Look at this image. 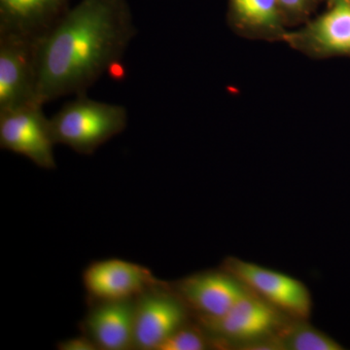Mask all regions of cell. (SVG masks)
Instances as JSON below:
<instances>
[{"instance_id":"9c48e42d","label":"cell","mask_w":350,"mask_h":350,"mask_svg":"<svg viewBox=\"0 0 350 350\" xmlns=\"http://www.w3.org/2000/svg\"><path fill=\"white\" fill-rule=\"evenodd\" d=\"M170 288L196 317H219L231 310L247 288L224 269L187 276Z\"/></svg>"},{"instance_id":"4fadbf2b","label":"cell","mask_w":350,"mask_h":350,"mask_svg":"<svg viewBox=\"0 0 350 350\" xmlns=\"http://www.w3.org/2000/svg\"><path fill=\"white\" fill-rule=\"evenodd\" d=\"M276 349L344 350L342 345L324 332L306 323V319H291L273 338Z\"/></svg>"},{"instance_id":"52a82bcc","label":"cell","mask_w":350,"mask_h":350,"mask_svg":"<svg viewBox=\"0 0 350 350\" xmlns=\"http://www.w3.org/2000/svg\"><path fill=\"white\" fill-rule=\"evenodd\" d=\"M189 312L170 284L145 292L135 300L133 347L158 350L175 331L187 323Z\"/></svg>"},{"instance_id":"5bb4252c","label":"cell","mask_w":350,"mask_h":350,"mask_svg":"<svg viewBox=\"0 0 350 350\" xmlns=\"http://www.w3.org/2000/svg\"><path fill=\"white\" fill-rule=\"evenodd\" d=\"M234 15L248 27L273 29L280 25L278 0H231Z\"/></svg>"},{"instance_id":"8992f818","label":"cell","mask_w":350,"mask_h":350,"mask_svg":"<svg viewBox=\"0 0 350 350\" xmlns=\"http://www.w3.org/2000/svg\"><path fill=\"white\" fill-rule=\"evenodd\" d=\"M43 107L32 103L0 112V147L25 157L41 169L54 170L56 142Z\"/></svg>"},{"instance_id":"ba28073f","label":"cell","mask_w":350,"mask_h":350,"mask_svg":"<svg viewBox=\"0 0 350 350\" xmlns=\"http://www.w3.org/2000/svg\"><path fill=\"white\" fill-rule=\"evenodd\" d=\"M83 285L90 303L133 301L145 292L167 284L142 265L126 260H100L83 271Z\"/></svg>"},{"instance_id":"8fae6325","label":"cell","mask_w":350,"mask_h":350,"mask_svg":"<svg viewBox=\"0 0 350 350\" xmlns=\"http://www.w3.org/2000/svg\"><path fill=\"white\" fill-rule=\"evenodd\" d=\"M71 0H0V31L43 38L70 9Z\"/></svg>"},{"instance_id":"e0dca14e","label":"cell","mask_w":350,"mask_h":350,"mask_svg":"<svg viewBox=\"0 0 350 350\" xmlns=\"http://www.w3.org/2000/svg\"><path fill=\"white\" fill-rule=\"evenodd\" d=\"M280 5L290 11H301L305 8L308 0H278Z\"/></svg>"},{"instance_id":"30bf717a","label":"cell","mask_w":350,"mask_h":350,"mask_svg":"<svg viewBox=\"0 0 350 350\" xmlns=\"http://www.w3.org/2000/svg\"><path fill=\"white\" fill-rule=\"evenodd\" d=\"M135 300L91 304L82 322L83 333L89 336L100 349H131Z\"/></svg>"},{"instance_id":"3957f363","label":"cell","mask_w":350,"mask_h":350,"mask_svg":"<svg viewBox=\"0 0 350 350\" xmlns=\"http://www.w3.org/2000/svg\"><path fill=\"white\" fill-rule=\"evenodd\" d=\"M292 317L247 290L229 312L219 317H196L215 347H245L275 338Z\"/></svg>"},{"instance_id":"277c9868","label":"cell","mask_w":350,"mask_h":350,"mask_svg":"<svg viewBox=\"0 0 350 350\" xmlns=\"http://www.w3.org/2000/svg\"><path fill=\"white\" fill-rule=\"evenodd\" d=\"M41 38L0 31V112L38 103Z\"/></svg>"},{"instance_id":"9a60e30c","label":"cell","mask_w":350,"mask_h":350,"mask_svg":"<svg viewBox=\"0 0 350 350\" xmlns=\"http://www.w3.org/2000/svg\"><path fill=\"white\" fill-rule=\"evenodd\" d=\"M211 338L199 324L189 326L187 323L167 338L158 350H204L208 349Z\"/></svg>"},{"instance_id":"2e32d148","label":"cell","mask_w":350,"mask_h":350,"mask_svg":"<svg viewBox=\"0 0 350 350\" xmlns=\"http://www.w3.org/2000/svg\"><path fill=\"white\" fill-rule=\"evenodd\" d=\"M59 350H98L100 349L96 342L89 336L83 335L66 338L57 344Z\"/></svg>"},{"instance_id":"7a4b0ae2","label":"cell","mask_w":350,"mask_h":350,"mask_svg":"<svg viewBox=\"0 0 350 350\" xmlns=\"http://www.w3.org/2000/svg\"><path fill=\"white\" fill-rule=\"evenodd\" d=\"M128 119V110L123 105L94 100L85 94L64 105L50 118V123L56 144L91 155L125 130Z\"/></svg>"},{"instance_id":"6da1fadb","label":"cell","mask_w":350,"mask_h":350,"mask_svg":"<svg viewBox=\"0 0 350 350\" xmlns=\"http://www.w3.org/2000/svg\"><path fill=\"white\" fill-rule=\"evenodd\" d=\"M135 34L126 0H81L41 38L38 103L87 94Z\"/></svg>"},{"instance_id":"7c38bea8","label":"cell","mask_w":350,"mask_h":350,"mask_svg":"<svg viewBox=\"0 0 350 350\" xmlns=\"http://www.w3.org/2000/svg\"><path fill=\"white\" fill-rule=\"evenodd\" d=\"M310 36L317 49L350 54V0H336L330 10L312 25Z\"/></svg>"},{"instance_id":"5b68a950","label":"cell","mask_w":350,"mask_h":350,"mask_svg":"<svg viewBox=\"0 0 350 350\" xmlns=\"http://www.w3.org/2000/svg\"><path fill=\"white\" fill-rule=\"evenodd\" d=\"M222 269L238 278L251 292L287 317L310 319L312 310V295L300 280L234 257L224 260Z\"/></svg>"}]
</instances>
